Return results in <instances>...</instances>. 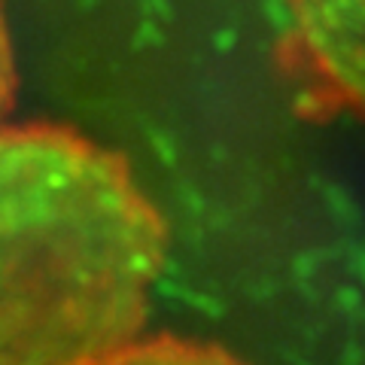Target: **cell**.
<instances>
[{"instance_id":"2","label":"cell","mask_w":365,"mask_h":365,"mask_svg":"<svg viewBox=\"0 0 365 365\" xmlns=\"http://www.w3.org/2000/svg\"><path fill=\"white\" fill-rule=\"evenodd\" d=\"M292 64L311 113L365 119V0H292Z\"/></svg>"},{"instance_id":"1","label":"cell","mask_w":365,"mask_h":365,"mask_svg":"<svg viewBox=\"0 0 365 365\" xmlns=\"http://www.w3.org/2000/svg\"><path fill=\"white\" fill-rule=\"evenodd\" d=\"M165 250L116 153L0 125V365H86L137 338Z\"/></svg>"},{"instance_id":"3","label":"cell","mask_w":365,"mask_h":365,"mask_svg":"<svg viewBox=\"0 0 365 365\" xmlns=\"http://www.w3.org/2000/svg\"><path fill=\"white\" fill-rule=\"evenodd\" d=\"M86 365H247V362L216 344L158 335V338H131L125 344L88 359Z\"/></svg>"},{"instance_id":"4","label":"cell","mask_w":365,"mask_h":365,"mask_svg":"<svg viewBox=\"0 0 365 365\" xmlns=\"http://www.w3.org/2000/svg\"><path fill=\"white\" fill-rule=\"evenodd\" d=\"M16 101V64H13V43H9V31L4 21V9H0V125L9 116Z\"/></svg>"}]
</instances>
